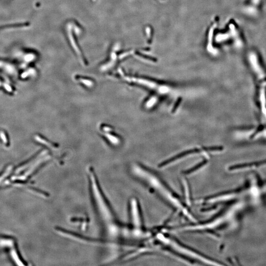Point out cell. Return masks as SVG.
<instances>
[{"label": "cell", "mask_w": 266, "mask_h": 266, "mask_svg": "<svg viewBox=\"0 0 266 266\" xmlns=\"http://www.w3.org/2000/svg\"><path fill=\"white\" fill-rule=\"evenodd\" d=\"M27 25L26 23H13V24H6L5 25L0 26V30H6L9 29L16 28L19 27H23Z\"/></svg>", "instance_id": "cell-7"}, {"label": "cell", "mask_w": 266, "mask_h": 266, "mask_svg": "<svg viewBox=\"0 0 266 266\" xmlns=\"http://www.w3.org/2000/svg\"><path fill=\"white\" fill-rule=\"evenodd\" d=\"M207 161L205 160L204 161H203L201 162V163L198 164V165H197L196 166H194L193 168L191 169H188L187 170V171L186 172V174H190V173H193L195 171H196L197 169H199L200 168L202 167L204 165H205L206 163H207Z\"/></svg>", "instance_id": "cell-8"}, {"label": "cell", "mask_w": 266, "mask_h": 266, "mask_svg": "<svg viewBox=\"0 0 266 266\" xmlns=\"http://www.w3.org/2000/svg\"><path fill=\"white\" fill-rule=\"evenodd\" d=\"M266 160L260 161L253 162L248 163H244L242 164H238V165H233L230 166L229 168V171H234L238 169H244L250 168L251 167H257L261 166L262 165H266Z\"/></svg>", "instance_id": "cell-3"}, {"label": "cell", "mask_w": 266, "mask_h": 266, "mask_svg": "<svg viewBox=\"0 0 266 266\" xmlns=\"http://www.w3.org/2000/svg\"><path fill=\"white\" fill-rule=\"evenodd\" d=\"M249 61L250 63L252 65L254 69L258 72H260L261 71V68H260V65L258 62V57L257 56L256 53L254 52L253 51H251L249 53Z\"/></svg>", "instance_id": "cell-4"}, {"label": "cell", "mask_w": 266, "mask_h": 266, "mask_svg": "<svg viewBox=\"0 0 266 266\" xmlns=\"http://www.w3.org/2000/svg\"><path fill=\"white\" fill-rule=\"evenodd\" d=\"M203 150L205 151H220L223 149V147L222 146H212V147H204Z\"/></svg>", "instance_id": "cell-9"}, {"label": "cell", "mask_w": 266, "mask_h": 266, "mask_svg": "<svg viewBox=\"0 0 266 266\" xmlns=\"http://www.w3.org/2000/svg\"><path fill=\"white\" fill-rule=\"evenodd\" d=\"M181 101H182V98L181 97H179L177 99L176 103L174 104V105L173 106V109L172 110V113H174L176 112V111L177 110V108L179 106L181 102Z\"/></svg>", "instance_id": "cell-11"}, {"label": "cell", "mask_w": 266, "mask_h": 266, "mask_svg": "<svg viewBox=\"0 0 266 266\" xmlns=\"http://www.w3.org/2000/svg\"><path fill=\"white\" fill-rule=\"evenodd\" d=\"M241 190V189L238 188L236 189L229 190V191H227L223 192H221V193H219L217 194H216V195H214V196L210 197L208 199V200H214V199H218V198H221L222 197L225 196L226 195L237 193H238Z\"/></svg>", "instance_id": "cell-5"}, {"label": "cell", "mask_w": 266, "mask_h": 266, "mask_svg": "<svg viewBox=\"0 0 266 266\" xmlns=\"http://www.w3.org/2000/svg\"><path fill=\"white\" fill-rule=\"evenodd\" d=\"M243 11L246 14L250 16H254L257 13V9L254 6H246L244 8Z\"/></svg>", "instance_id": "cell-6"}, {"label": "cell", "mask_w": 266, "mask_h": 266, "mask_svg": "<svg viewBox=\"0 0 266 266\" xmlns=\"http://www.w3.org/2000/svg\"><path fill=\"white\" fill-rule=\"evenodd\" d=\"M201 149L195 148V149H190V150H188L184 151V152H181V153L176 155L174 157H172L171 158L166 160L165 161H164L163 162H162V163L160 164V165H159V167H162L165 166L169 164V163H171L172 162L177 160L178 159L181 158L182 157H185L186 155H189V154H190L194 153H198V152H201Z\"/></svg>", "instance_id": "cell-1"}, {"label": "cell", "mask_w": 266, "mask_h": 266, "mask_svg": "<svg viewBox=\"0 0 266 266\" xmlns=\"http://www.w3.org/2000/svg\"><path fill=\"white\" fill-rule=\"evenodd\" d=\"M261 1V0H251V3H252V5L254 6H256L260 4Z\"/></svg>", "instance_id": "cell-12"}, {"label": "cell", "mask_w": 266, "mask_h": 266, "mask_svg": "<svg viewBox=\"0 0 266 266\" xmlns=\"http://www.w3.org/2000/svg\"><path fill=\"white\" fill-rule=\"evenodd\" d=\"M230 28V33L231 37L233 38L235 46L237 48H241L244 46V43L242 41L239 36V34L238 33L236 26L234 24H231L229 25Z\"/></svg>", "instance_id": "cell-2"}, {"label": "cell", "mask_w": 266, "mask_h": 266, "mask_svg": "<svg viewBox=\"0 0 266 266\" xmlns=\"http://www.w3.org/2000/svg\"><path fill=\"white\" fill-rule=\"evenodd\" d=\"M230 37H231V36H230V33L224 34L222 35H219L217 37V38L219 41H224L229 40L230 38Z\"/></svg>", "instance_id": "cell-10"}]
</instances>
